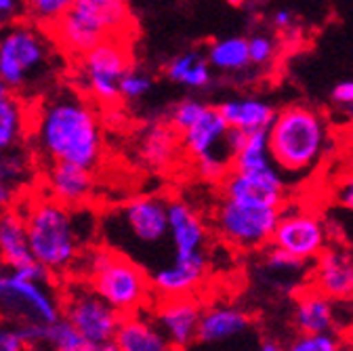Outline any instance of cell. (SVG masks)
I'll use <instances>...</instances> for the list:
<instances>
[{
  "instance_id": "27",
  "label": "cell",
  "mask_w": 353,
  "mask_h": 351,
  "mask_svg": "<svg viewBox=\"0 0 353 351\" xmlns=\"http://www.w3.org/2000/svg\"><path fill=\"white\" fill-rule=\"evenodd\" d=\"M206 59L212 70L221 74H240L250 61V51H248V38L242 36H230L210 42V47L206 49Z\"/></svg>"
},
{
  "instance_id": "12",
  "label": "cell",
  "mask_w": 353,
  "mask_h": 351,
  "mask_svg": "<svg viewBox=\"0 0 353 351\" xmlns=\"http://www.w3.org/2000/svg\"><path fill=\"white\" fill-rule=\"evenodd\" d=\"M272 244L284 252L314 263L328 248V228L324 219L299 206L282 208Z\"/></svg>"
},
{
  "instance_id": "10",
  "label": "cell",
  "mask_w": 353,
  "mask_h": 351,
  "mask_svg": "<svg viewBox=\"0 0 353 351\" xmlns=\"http://www.w3.org/2000/svg\"><path fill=\"white\" fill-rule=\"evenodd\" d=\"M282 208L254 206L221 198L212 210V228L216 236L238 250H259L272 244Z\"/></svg>"
},
{
  "instance_id": "24",
  "label": "cell",
  "mask_w": 353,
  "mask_h": 351,
  "mask_svg": "<svg viewBox=\"0 0 353 351\" xmlns=\"http://www.w3.org/2000/svg\"><path fill=\"white\" fill-rule=\"evenodd\" d=\"M252 324V318L236 305H214L202 312L198 341L221 343L232 337L246 332Z\"/></svg>"
},
{
  "instance_id": "8",
  "label": "cell",
  "mask_w": 353,
  "mask_h": 351,
  "mask_svg": "<svg viewBox=\"0 0 353 351\" xmlns=\"http://www.w3.org/2000/svg\"><path fill=\"white\" fill-rule=\"evenodd\" d=\"M61 316L63 303L53 280H34L0 265V320L26 326L53 324Z\"/></svg>"
},
{
  "instance_id": "38",
  "label": "cell",
  "mask_w": 353,
  "mask_h": 351,
  "mask_svg": "<svg viewBox=\"0 0 353 351\" xmlns=\"http://www.w3.org/2000/svg\"><path fill=\"white\" fill-rule=\"evenodd\" d=\"M23 17V0H0V32Z\"/></svg>"
},
{
  "instance_id": "25",
  "label": "cell",
  "mask_w": 353,
  "mask_h": 351,
  "mask_svg": "<svg viewBox=\"0 0 353 351\" xmlns=\"http://www.w3.org/2000/svg\"><path fill=\"white\" fill-rule=\"evenodd\" d=\"M232 170L254 174V177H286L270 152L268 130H254L246 135L244 146L232 160Z\"/></svg>"
},
{
  "instance_id": "43",
  "label": "cell",
  "mask_w": 353,
  "mask_h": 351,
  "mask_svg": "<svg viewBox=\"0 0 353 351\" xmlns=\"http://www.w3.org/2000/svg\"><path fill=\"white\" fill-rule=\"evenodd\" d=\"M91 351H120V347L116 345V341H103V343H95L91 347Z\"/></svg>"
},
{
  "instance_id": "13",
  "label": "cell",
  "mask_w": 353,
  "mask_h": 351,
  "mask_svg": "<svg viewBox=\"0 0 353 351\" xmlns=\"http://www.w3.org/2000/svg\"><path fill=\"white\" fill-rule=\"evenodd\" d=\"M172 261L208 272V228L202 214L181 198L168 200Z\"/></svg>"
},
{
  "instance_id": "21",
  "label": "cell",
  "mask_w": 353,
  "mask_h": 351,
  "mask_svg": "<svg viewBox=\"0 0 353 351\" xmlns=\"http://www.w3.org/2000/svg\"><path fill=\"white\" fill-rule=\"evenodd\" d=\"M30 248L26 214L15 204L0 214V265L9 270H21L34 263Z\"/></svg>"
},
{
  "instance_id": "18",
  "label": "cell",
  "mask_w": 353,
  "mask_h": 351,
  "mask_svg": "<svg viewBox=\"0 0 353 351\" xmlns=\"http://www.w3.org/2000/svg\"><path fill=\"white\" fill-rule=\"evenodd\" d=\"M286 177H254V174L230 170L221 181V198L254 206L282 208L286 200Z\"/></svg>"
},
{
  "instance_id": "35",
  "label": "cell",
  "mask_w": 353,
  "mask_h": 351,
  "mask_svg": "<svg viewBox=\"0 0 353 351\" xmlns=\"http://www.w3.org/2000/svg\"><path fill=\"white\" fill-rule=\"evenodd\" d=\"M248 51H250V61L256 68H265L270 66L278 53L276 47V40L272 36H265V34H254L248 38Z\"/></svg>"
},
{
  "instance_id": "1",
  "label": "cell",
  "mask_w": 353,
  "mask_h": 351,
  "mask_svg": "<svg viewBox=\"0 0 353 351\" xmlns=\"http://www.w3.org/2000/svg\"><path fill=\"white\" fill-rule=\"evenodd\" d=\"M28 137L47 162H72L95 170L103 162L105 139L97 108L82 93L59 86L30 108Z\"/></svg>"
},
{
  "instance_id": "30",
  "label": "cell",
  "mask_w": 353,
  "mask_h": 351,
  "mask_svg": "<svg viewBox=\"0 0 353 351\" xmlns=\"http://www.w3.org/2000/svg\"><path fill=\"white\" fill-rule=\"evenodd\" d=\"M91 347L93 343L63 316L47 326L44 351H91Z\"/></svg>"
},
{
  "instance_id": "34",
  "label": "cell",
  "mask_w": 353,
  "mask_h": 351,
  "mask_svg": "<svg viewBox=\"0 0 353 351\" xmlns=\"http://www.w3.org/2000/svg\"><path fill=\"white\" fill-rule=\"evenodd\" d=\"M284 351H343V345L334 332L299 334L284 345Z\"/></svg>"
},
{
  "instance_id": "29",
  "label": "cell",
  "mask_w": 353,
  "mask_h": 351,
  "mask_svg": "<svg viewBox=\"0 0 353 351\" xmlns=\"http://www.w3.org/2000/svg\"><path fill=\"white\" fill-rule=\"evenodd\" d=\"M32 172V154L23 146H15L0 152V181L13 188L15 192L30 183Z\"/></svg>"
},
{
  "instance_id": "39",
  "label": "cell",
  "mask_w": 353,
  "mask_h": 351,
  "mask_svg": "<svg viewBox=\"0 0 353 351\" xmlns=\"http://www.w3.org/2000/svg\"><path fill=\"white\" fill-rule=\"evenodd\" d=\"M272 26H274L276 32H280L284 36H290V34H296L299 32V19L288 9H278L272 15Z\"/></svg>"
},
{
  "instance_id": "14",
  "label": "cell",
  "mask_w": 353,
  "mask_h": 351,
  "mask_svg": "<svg viewBox=\"0 0 353 351\" xmlns=\"http://www.w3.org/2000/svg\"><path fill=\"white\" fill-rule=\"evenodd\" d=\"M150 312L174 343L176 349H185L198 341L200 320H202V303L194 297H156L150 305Z\"/></svg>"
},
{
  "instance_id": "20",
  "label": "cell",
  "mask_w": 353,
  "mask_h": 351,
  "mask_svg": "<svg viewBox=\"0 0 353 351\" xmlns=\"http://www.w3.org/2000/svg\"><path fill=\"white\" fill-rule=\"evenodd\" d=\"M336 324L334 299L326 297L314 286L303 288L296 294L292 307V326L299 334L334 332Z\"/></svg>"
},
{
  "instance_id": "33",
  "label": "cell",
  "mask_w": 353,
  "mask_h": 351,
  "mask_svg": "<svg viewBox=\"0 0 353 351\" xmlns=\"http://www.w3.org/2000/svg\"><path fill=\"white\" fill-rule=\"evenodd\" d=\"M154 89V78L132 66L120 80V97L124 101H139Z\"/></svg>"
},
{
  "instance_id": "47",
  "label": "cell",
  "mask_w": 353,
  "mask_h": 351,
  "mask_svg": "<svg viewBox=\"0 0 353 351\" xmlns=\"http://www.w3.org/2000/svg\"><path fill=\"white\" fill-rule=\"evenodd\" d=\"M343 112H345V116H347V118L353 122V108H349V110H343Z\"/></svg>"
},
{
  "instance_id": "41",
  "label": "cell",
  "mask_w": 353,
  "mask_h": 351,
  "mask_svg": "<svg viewBox=\"0 0 353 351\" xmlns=\"http://www.w3.org/2000/svg\"><path fill=\"white\" fill-rule=\"evenodd\" d=\"M330 99L334 101V106H339L341 110H349L353 108V80H343L339 82L332 93Z\"/></svg>"
},
{
  "instance_id": "16",
  "label": "cell",
  "mask_w": 353,
  "mask_h": 351,
  "mask_svg": "<svg viewBox=\"0 0 353 351\" xmlns=\"http://www.w3.org/2000/svg\"><path fill=\"white\" fill-rule=\"evenodd\" d=\"M230 124L219 112L216 106H208L204 114L181 133V148L185 154L196 162L202 158H223L234 160V156L228 150L225 137H228Z\"/></svg>"
},
{
  "instance_id": "42",
  "label": "cell",
  "mask_w": 353,
  "mask_h": 351,
  "mask_svg": "<svg viewBox=\"0 0 353 351\" xmlns=\"http://www.w3.org/2000/svg\"><path fill=\"white\" fill-rule=\"evenodd\" d=\"M13 204H17V192L0 181V214H3L7 208H11Z\"/></svg>"
},
{
  "instance_id": "37",
  "label": "cell",
  "mask_w": 353,
  "mask_h": 351,
  "mask_svg": "<svg viewBox=\"0 0 353 351\" xmlns=\"http://www.w3.org/2000/svg\"><path fill=\"white\" fill-rule=\"evenodd\" d=\"M0 351H30L19 334V328L0 320Z\"/></svg>"
},
{
  "instance_id": "9",
  "label": "cell",
  "mask_w": 353,
  "mask_h": 351,
  "mask_svg": "<svg viewBox=\"0 0 353 351\" xmlns=\"http://www.w3.org/2000/svg\"><path fill=\"white\" fill-rule=\"evenodd\" d=\"M132 66L135 63H132L128 38H105L97 47L78 57L76 74L80 89L95 103L112 108L122 99L120 80Z\"/></svg>"
},
{
  "instance_id": "32",
  "label": "cell",
  "mask_w": 353,
  "mask_h": 351,
  "mask_svg": "<svg viewBox=\"0 0 353 351\" xmlns=\"http://www.w3.org/2000/svg\"><path fill=\"white\" fill-rule=\"evenodd\" d=\"M206 108H208V103H204L202 99H194V97L181 99L179 103L172 106V110L168 114V124L181 135L183 130H188L204 114Z\"/></svg>"
},
{
  "instance_id": "4",
  "label": "cell",
  "mask_w": 353,
  "mask_h": 351,
  "mask_svg": "<svg viewBox=\"0 0 353 351\" xmlns=\"http://www.w3.org/2000/svg\"><path fill=\"white\" fill-rule=\"evenodd\" d=\"M76 272L122 316L150 310L156 299L148 270L108 244L88 248Z\"/></svg>"
},
{
  "instance_id": "45",
  "label": "cell",
  "mask_w": 353,
  "mask_h": 351,
  "mask_svg": "<svg viewBox=\"0 0 353 351\" xmlns=\"http://www.w3.org/2000/svg\"><path fill=\"white\" fill-rule=\"evenodd\" d=\"M3 95H9V89H7V84H5L3 76H0V97H3Z\"/></svg>"
},
{
  "instance_id": "11",
  "label": "cell",
  "mask_w": 353,
  "mask_h": 351,
  "mask_svg": "<svg viewBox=\"0 0 353 351\" xmlns=\"http://www.w3.org/2000/svg\"><path fill=\"white\" fill-rule=\"evenodd\" d=\"M61 303L63 318L70 320L93 345L116 337L122 314L82 278L68 284L61 294Z\"/></svg>"
},
{
  "instance_id": "46",
  "label": "cell",
  "mask_w": 353,
  "mask_h": 351,
  "mask_svg": "<svg viewBox=\"0 0 353 351\" xmlns=\"http://www.w3.org/2000/svg\"><path fill=\"white\" fill-rule=\"evenodd\" d=\"M225 3L238 9V7H242V5H244V0H225Z\"/></svg>"
},
{
  "instance_id": "3",
  "label": "cell",
  "mask_w": 353,
  "mask_h": 351,
  "mask_svg": "<svg viewBox=\"0 0 353 351\" xmlns=\"http://www.w3.org/2000/svg\"><path fill=\"white\" fill-rule=\"evenodd\" d=\"M270 152L288 177H303L318 168L330 146V128L322 112L309 106H286L268 128Z\"/></svg>"
},
{
  "instance_id": "5",
  "label": "cell",
  "mask_w": 353,
  "mask_h": 351,
  "mask_svg": "<svg viewBox=\"0 0 353 351\" xmlns=\"http://www.w3.org/2000/svg\"><path fill=\"white\" fill-rule=\"evenodd\" d=\"M105 244L135 259L137 254L172 252L168 228V198L162 196H135L122 206L114 208L101 221Z\"/></svg>"
},
{
  "instance_id": "6",
  "label": "cell",
  "mask_w": 353,
  "mask_h": 351,
  "mask_svg": "<svg viewBox=\"0 0 353 351\" xmlns=\"http://www.w3.org/2000/svg\"><path fill=\"white\" fill-rule=\"evenodd\" d=\"M53 47L57 45L51 34L28 19L0 32V76L9 93L30 95L36 86L47 93L53 74Z\"/></svg>"
},
{
  "instance_id": "40",
  "label": "cell",
  "mask_w": 353,
  "mask_h": 351,
  "mask_svg": "<svg viewBox=\"0 0 353 351\" xmlns=\"http://www.w3.org/2000/svg\"><path fill=\"white\" fill-rule=\"evenodd\" d=\"M334 200L339 206L347 208L353 212V172L343 177L336 185H334Z\"/></svg>"
},
{
  "instance_id": "7",
  "label": "cell",
  "mask_w": 353,
  "mask_h": 351,
  "mask_svg": "<svg viewBox=\"0 0 353 351\" xmlns=\"http://www.w3.org/2000/svg\"><path fill=\"white\" fill-rule=\"evenodd\" d=\"M132 17L126 0H74L72 9L49 30L59 51L78 59L112 36L128 38Z\"/></svg>"
},
{
  "instance_id": "44",
  "label": "cell",
  "mask_w": 353,
  "mask_h": 351,
  "mask_svg": "<svg viewBox=\"0 0 353 351\" xmlns=\"http://www.w3.org/2000/svg\"><path fill=\"white\" fill-rule=\"evenodd\" d=\"M259 351H284V347L276 341H265Z\"/></svg>"
},
{
  "instance_id": "36",
  "label": "cell",
  "mask_w": 353,
  "mask_h": 351,
  "mask_svg": "<svg viewBox=\"0 0 353 351\" xmlns=\"http://www.w3.org/2000/svg\"><path fill=\"white\" fill-rule=\"evenodd\" d=\"M200 57H202V53H198V51H185V53H179L176 57H172V59L166 63V68H164L166 78H168L172 84H181L183 78H185V74L192 70V66H194Z\"/></svg>"
},
{
  "instance_id": "26",
  "label": "cell",
  "mask_w": 353,
  "mask_h": 351,
  "mask_svg": "<svg viewBox=\"0 0 353 351\" xmlns=\"http://www.w3.org/2000/svg\"><path fill=\"white\" fill-rule=\"evenodd\" d=\"M174 133L176 130L170 124H162V122L150 124L141 133V139L137 146V154L141 162L152 168L168 166L176 156V146L181 143V139L176 141Z\"/></svg>"
},
{
  "instance_id": "22",
  "label": "cell",
  "mask_w": 353,
  "mask_h": 351,
  "mask_svg": "<svg viewBox=\"0 0 353 351\" xmlns=\"http://www.w3.org/2000/svg\"><path fill=\"white\" fill-rule=\"evenodd\" d=\"M219 112L223 114L232 128H240L244 133H254V130H268L278 114V110L261 97H232L221 101Z\"/></svg>"
},
{
  "instance_id": "17",
  "label": "cell",
  "mask_w": 353,
  "mask_h": 351,
  "mask_svg": "<svg viewBox=\"0 0 353 351\" xmlns=\"http://www.w3.org/2000/svg\"><path fill=\"white\" fill-rule=\"evenodd\" d=\"M312 286L334 301L353 299V252L328 246L312 265Z\"/></svg>"
},
{
  "instance_id": "15",
  "label": "cell",
  "mask_w": 353,
  "mask_h": 351,
  "mask_svg": "<svg viewBox=\"0 0 353 351\" xmlns=\"http://www.w3.org/2000/svg\"><path fill=\"white\" fill-rule=\"evenodd\" d=\"M40 192L65 206L84 208L95 194L93 170L72 162H49L42 172Z\"/></svg>"
},
{
  "instance_id": "19",
  "label": "cell",
  "mask_w": 353,
  "mask_h": 351,
  "mask_svg": "<svg viewBox=\"0 0 353 351\" xmlns=\"http://www.w3.org/2000/svg\"><path fill=\"white\" fill-rule=\"evenodd\" d=\"M114 341L120 351H179L150 310L122 316Z\"/></svg>"
},
{
  "instance_id": "28",
  "label": "cell",
  "mask_w": 353,
  "mask_h": 351,
  "mask_svg": "<svg viewBox=\"0 0 353 351\" xmlns=\"http://www.w3.org/2000/svg\"><path fill=\"white\" fill-rule=\"evenodd\" d=\"M30 128V110L23 101L9 93L0 97V152L21 146L23 137H28Z\"/></svg>"
},
{
  "instance_id": "31",
  "label": "cell",
  "mask_w": 353,
  "mask_h": 351,
  "mask_svg": "<svg viewBox=\"0 0 353 351\" xmlns=\"http://www.w3.org/2000/svg\"><path fill=\"white\" fill-rule=\"evenodd\" d=\"M74 5V0H23V19L51 30Z\"/></svg>"
},
{
  "instance_id": "2",
  "label": "cell",
  "mask_w": 353,
  "mask_h": 351,
  "mask_svg": "<svg viewBox=\"0 0 353 351\" xmlns=\"http://www.w3.org/2000/svg\"><path fill=\"white\" fill-rule=\"evenodd\" d=\"M19 208L26 214L34 259L53 278L74 274L88 250V238L95 236L93 228L99 225V221H95L93 217L82 221L86 210L65 206L40 190L30 194Z\"/></svg>"
},
{
  "instance_id": "23",
  "label": "cell",
  "mask_w": 353,
  "mask_h": 351,
  "mask_svg": "<svg viewBox=\"0 0 353 351\" xmlns=\"http://www.w3.org/2000/svg\"><path fill=\"white\" fill-rule=\"evenodd\" d=\"M208 272L185 265V263L168 261L152 270L150 280L156 297H194L202 286Z\"/></svg>"
}]
</instances>
